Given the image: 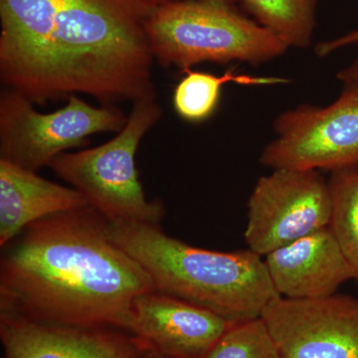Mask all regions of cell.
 Here are the masks:
<instances>
[{
    "label": "cell",
    "instance_id": "1",
    "mask_svg": "<svg viewBox=\"0 0 358 358\" xmlns=\"http://www.w3.org/2000/svg\"><path fill=\"white\" fill-rule=\"evenodd\" d=\"M147 0H0V80L33 103L157 96Z\"/></svg>",
    "mask_w": 358,
    "mask_h": 358
},
{
    "label": "cell",
    "instance_id": "2",
    "mask_svg": "<svg viewBox=\"0 0 358 358\" xmlns=\"http://www.w3.org/2000/svg\"><path fill=\"white\" fill-rule=\"evenodd\" d=\"M2 249L0 312L36 322L133 334L134 301L155 289L92 206L40 219Z\"/></svg>",
    "mask_w": 358,
    "mask_h": 358
},
{
    "label": "cell",
    "instance_id": "3",
    "mask_svg": "<svg viewBox=\"0 0 358 358\" xmlns=\"http://www.w3.org/2000/svg\"><path fill=\"white\" fill-rule=\"evenodd\" d=\"M110 238L143 266L155 291L188 301L228 322L262 317L280 296L262 257L251 250L200 249L169 236L159 225L108 220Z\"/></svg>",
    "mask_w": 358,
    "mask_h": 358
},
{
    "label": "cell",
    "instance_id": "4",
    "mask_svg": "<svg viewBox=\"0 0 358 358\" xmlns=\"http://www.w3.org/2000/svg\"><path fill=\"white\" fill-rule=\"evenodd\" d=\"M227 0H178L155 7L147 24L155 61L185 72L200 63L259 66L289 47Z\"/></svg>",
    "mask_w": 358,
    "mask_h": 358
},
{
    "label": "cell",
    "instance_id": "5",
    "mask_svg": "<svg viewBox=\"0 0 358 358\" xmlns=\"http://www.w3.org/2000/svg\"><path fill=\"white\" fill-rule=\"evenodd\" d=\"M162 117L157 96L133 103L128 122L99 147L58 155L49 167L110 221L159 225L166 215L162 200H148L136 167L141 140Z\"/></svg>",
    "mask_w": 358,
    "mask_h": 358
},
{
    "label": "cell",
    "instance_id": "6",
    "mask_svg": "<svg viewBox=\"0 0 358 358\" xmlns=\"http://www.w3.org/2000/svg\"><path fill=\"white\" fill-rule=\"evenodd\" d=\"M65 107L41 114L34 103L13 89L0 93V159L37 173L58 155L83 147L89 136L119 133L128 117L117 106L94 107L79 96Z\"/></svg>",
    "mask_w": 358,
    "mask_h": 358
},
{
    "label": "cell",
    "instance_id": "7",
    "mask_svg": "<svg viewBox=\"0 0 358 358\" xmlns=\"http://www.w3.org/2000/svg\"><path fill=\"white\" fill-rule=\"evenodd\" d=\"M260 162L270 169L329 171L358 166V92L343 88L326 107L303 105L274 122Z\"/></svg>",
    "mask_w": 358,
    "mask_h": 358
},
{
    "label": "cell",
    "instance_id": "8",
    "mask_svg": "<svg viewBox=\"0 0 358 358\" xmlns=\"http://www.w3.org/2000/svg\"><path fill=\"white\" fill-rule=\"evenodd\" d=\"M331 215L329 180L320 171L273 169L250 196L245 241L265 257L329 227Z\"/></svg>",
    "mask_w": 358,
    "mask_h": 358
},
{
    "label": "cell",
    "instance_id": "9",
    "mask_svg": "<svg viewBox=\"0 0 358 358\" xmlns=\"http://www.w3.org/2000/svg\"><path fill=\"white\" fill-rule=\"evenodd\" d=\"M262 319L281 358H358V299L277 296Z\"/></svg>",
    "mask_w": 358,
    "mask_h": 358
},
{
    "label": "cell",
    "instance_id": "10",
    "mask_svg": "<svg viewBox=\"0 0 358 358\" xmlns=\"http://www.w3.org/2000/svg\"><path fill=\"white\" fill-rule=\"evenodd\" d=\"M3 358H145L134 334L109 327L46 324L0 312Z\"/></svg>",
    "mask_w": 358,
    "mask_h": 358
},
{
    "label": "cell",
    "instance_id": "11",
    "mask_svg": "<svg viewBox=\"0 0 358 358\" xmlns=\"http://www.w3.org/2000/svg\"><path fill=\"white\" fill-rule=\"evenodd\" d=\"M232 324L206 308L155 289L134 303V336L171 358H204Z\"/></svg>",
    "mask_w": 358,
    "mask_h": 358
},
{
    "label": "cell",
    "instance_id": "12",
    "mask_svg": "<svg viewBox=\"0 0 358 358\" xmlns=\"http://www.w3.org/2000/svg\"><path fill=\"white\" fill-rule=\"evenodd\" d=\"M264 261L275 292L292 300L326 298L353 280L329 227L271 252Z\"/></svg>",
    "mask_w": 358,
    "mask_h": 358
},
{
    "label": "cell",
    "instance_id": "13",
    "mask_svg": "<svg viewBox=\"0 0 358 358\" xmlns=\"http://www.w3.org/2000/svg\"><path fill=\"white\" fill-rule=\"evenodd\" d=\"M90 206L75 188L66 187L0 159V246L3 248L40 219Z\"/></svg>",
    "mask_w": 358,
    "mask_h": 358
},
{
    "label": "cell",
    "instance_id": "14",
    "mask_svg": "<svg viewBox=\"0 0 358 358\" xmlns=\"http://www.w3.org/2000/svg\"><path fill=\"white\" fill-rule=\"evenodd\" d=\"M185 77L174 89L173 107L181 119L199 122L211 117L220 101L223 86L228 83L245 86H274L289 83V79L282 77L251 76L238 74L232 70L223 75L185 71Z\"/></svg>",
    "mask_w": 358,
    "mask_h": 358
},
{
    "label": "cell",
    "instance_id": "15",
    "mask_svg": "<svg viewBox=\"0 0 358 358\" xmlns=\"http://www.w3.org/2000/svg\"><path fill=\"white\" fill-rule=\"evenodd\" d=\"M253 20L289 48L313 45L319 0H241Z\"/></svg>",
    "mask_w": 358,
    "mask_h": 358
},
{
    "label": "cell",
    "instance_id": "16",
    "mask_svg": "<svg viewBox=\"0 0 358 358\" xmlns=\"http://www.w3.org/2000/svg\"><path fill=\"white\" fill-rule=\"evenodd\" d=\"M329 228L358 282V166L331 173Z\"/></svg>",
    "mask_w": 358,
    "mask_h": 358
},
{
    "label": "cell",
    "instance_id": "17",
    "mask_svg": "<svg viewBox=\"0 0 358 358\" xmlns=\"http://www.w3.org/2000/svg\"><path fill=\"white\" fill-rule=\"evenodd\" d=\"M204 358H281L262 317L236 322Z\"/></svg>",
    "mask_w": 358,
    "mask_h": 358
},
{
    "label": "cell",
    "instance_id": "18",
    "mask_svg": "<svg viewBox=\"0 0 358 358\" xmlns=\"http://www.w3.org/2000/svg\"><path fill=\"white\" fill-rule=\"evenodd\" d=\"M355 45H358V28L336 38L320 42L315 46V53L317 57L326 58L341 49Z\"/></svg>",
    "mask_w": 358,
    "mask_h": 358
},
{
    "label": "cell",
    "instance_id": "19",
    "mask_svg": "<svg viewBox=\"0 0 358 358\" xmlns=\"http://www.w3.org/2000/svg\"><path fill=\"white\" fill-rule=\"evenodd\" d=\"M338 80L343 84V88L352 89L358 92V57L353 60L348 67L339 71Z\"/></svg>",
    "mask_w": 358,
    "mask_h": 358
},
{
    "label": "cell",
    "instance_id": "20",
    "mask_svg": "<svg viewBox=\"0 0 358 358\" xmlns=\"http://www.w3.org/2000/svg\"><path fill=\"white\" fill-rule=\"evenodd\" d=\"M145 358H171L166 357V355H162V353L157 352V350H152V348H148L145 345Z\"/></svg>",
    "mask_w": 358,
    "mask_h": 358
},
{
    "label": "cell",
    "instance_id": "21",
    "mask_svg": "<svg viewBox=\"0 0 358 358\" xmlns=\"http://www.w3.org/2000/svg\"><path fill=\"white\" fill-rule=\"evenodd\" d=\"M147 1L150 2L152 6L157 7L167 3V2L178 1V0H147ZM227 1L236 2L238 0H227Z\"/></svg>",
    "mask_w": 358,
    "mask_h": 358
}]
</instances>
